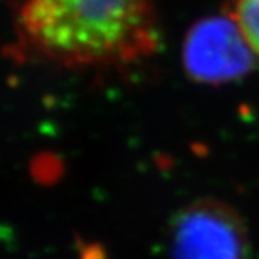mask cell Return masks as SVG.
Masks as SVG:
<instances>
[{"mask_svg":"<svg viewBox=\"0 0 259 259\" xmlns=\"http://www.w3.org/2000/svg\"><path fill=\"white\" fill-rule=\"evenodd\" d=\"M21 21L36 47L67 66L130 63L156 46L145 0H28Z\"/></svg>","mask_w":259,"mask_h":259,"instance_id":"cell-1","label":"cell"},{"mask_svg":"<svg viewBox=\"0 0 259 259\" xmlns=\"http://www.w3.org/2000/svg\"><path fill=\"white\" fill-rule=\"evenodd\" d=\"M245 231L236 214L215 201L184 209L174 225V259H244Z\"/></svg>","mask_w":259,"mask_h":259,"instance_id":"cell-2","label":"cell"},{"mask_svg":"<svg viewBox=\"0 0 259 259\" xmlns=\"http://www.w3.org/2000/svg\"><path fill=\"white\" fill-rule=\"evenodd\" d=\"M251 52L237 22L228 17H212L189 31L184 61L197 80L219 83L247 72L251 66Z\"/></svg>","mask_w":259,"mask_h":259,"instance_id":"cell-3","label":"cell"},{"mask_svg":"<svg viewBox=\"0 0 259 259\" xmlns=\"http://www.w3.org/2000/svg\"><path fill=\"white\" fill-rule=\"evenodd\" d=\"M237 25L253 53L259 57V0H239Z\"/></svg>","mask_w":259,"mask_h":259,"instance_id":"cell-4","label":"cell"}]
</instances>
